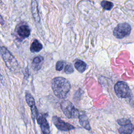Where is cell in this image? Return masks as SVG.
<instances>
[{
	"instance_id": "6da1fadb",
	"label": "cell",
	"mask_w": 134,
	"mask_h": 134,
	"mask_svg": "<svg viewBox=\"0 0 134 134\" xmlns=\"http://www.w3.org/2000/svg\"><path fill=\"white\" fill-rule=\"evenodd\" d=\"M51 87L54 95L60 99H63L70 91L71 85L67 79L62 77H57L52 80Z\"/></svg>"
},
{
	"instance_id": "7a4b0ae2",
	"label": "cell",
	"mask_w": 134,
	"mask_h": 134,
	"mask_svg": "<svg viewBox=\"0 0 134 134\" xmlns=\"http://www.w3.org/2000/svg\"><path fill=\"white\" fill-rule=\"evenodd\" d=\"M1 54L6 66L9 70L12 72H16L19 70V66L17 60L5 47L1 48Z\"/></svg>"
},
{
	"instance_id": "3957f363",
	"label": "cell",
	"mask_w": 134,
	"mask_h": 134,
	"mask_svg": "<svg viewBox=\"0 0 134 134\" xmlns=\"http://www.w3.org/2000/svg\"><path fill=\"white\" fill-rule=\"evenodd\" d=\"M60 106L63 113L68 118H77L80 116L78 110L69 100H63L61 103Z\"/></svg>"
},
{
	"instance_id": "277c9868",
	"label": "cell",
	"mask_w": 134,
	"mask_h": 134,
	"mask_svg": "<svg viewBox=\"0 0 134 134\" xmlns=\"http://www.w3.org/2000/svg\"><path fill=\"white\" fill-rule=\"evenodd\" d=\"M116 95L120 98H127L131 95V90L127 84L124 81L118 82L114 86Z\"/></svg>"
},
{
	"instance_id": "5b68a950",
	"label": "cell",
	"mask_w": 134,
	"mask_h": 134,
	"mask_svg": "<svg viewBox=\"0 0 134 134\" xmlns=\"http://www.w3.org/2000/svg\"><path fill=\"white\" fill-rule=\"evenodd\" d=\"M131 29V26L128 23H120L115 28L113 35L118 39H122L130 34Z\"/></svg>"
},
{
	"instance_id": "8992f818",
	"label": "cell",
	"mask_w": 134,
	"mask_h": 134,
	"mask_svg": "<svg viewBox=\"0 0 134 134\" xmlns=\"http://www.w3.org/2000/svg\"><path fill=\"white\" fill-rule=\"evenodd\" d=\"M52 120L55 126L60 130L69 131L75 128L73 125L65 122L57 116H53L52 118Z\"/></svg>"
},
{
	"instance_id": "52a82bcc",
	"label": "cell",
	"mask_w": 134,
	"mask_h": 134,
	"mask_svg": "<svg viewBox=\"0 0 134 134\" xmlns=\"http://www.w3.org/2000/svg\"><path fill=\"white\" fill-rule=\"evenodd\" d=\"M25 98L27 104L29 107H30L31 116L33 121H34L35 119L38 116V110L36 106L35 99L30 93H26Z\"/></svg>"
},
{
	"instance_id": "ba28073f",
	"label": "cell",
	"mask_w": 134,
	"mask_h": 134,
	"mask_svg": "<svg viewBox=\"0 0 134 134\" xmlns=\"http://www.w3.org/2000/svg\"><path fill=\"white\" fill-rule=\"evenodd\" d=\"M37 122L40 125L43 134H49L50 133V127L45 117L41 115L37 116Z\"/></svg>"
},
{
	"instance_id": "9c48e42d",
	"label": "cell",
	"mask_w": 134,
	"mask_h": 134,
	"mask_svg": "<svg viewBox=\"0 0 134 134\" xmlns=\"http://www.w3.org/2000/svg\"><path fill=\"white\" fill-rule=\"evenodd\" d=\"M17 33L18 36L23 38H25L30 34V29L27 25H21L19 26L17 29Z\"/></svg>"
},
{
	"instance_id": "30bf717a",
	"label": "cell",
	"mask_w": 134,
	"mask_h": 134,
	"mask_svg": "<svg viewBox=\"0 0 134 134\" xmlns=\"http://www.w3.org/2000/svg\"><path fill=\"white\" fill-rule=\"evenodd\" d=\"M31 12L35 20L37 23L40 21V17L38 13V4L36 0H32L31 1Z\"/></svg>"
},
{
	"instance_id": "8fae6325",
	"label": "cell",
	"mask_w": 134,
	"mask_h": 134,
	"mask_svg": "<svg viewBox=\"0 0 134 134\" xmlns=\"http://www.w3.org/2000/svg\"><path fill=\"white\" fill-rule=\"evenodd\" d=\"M78 118L79 119V123L81 126H82L87 130H90L91 126L87 117L84 114H82L80 115Z\"/></svg>"
},
{
	"instance_id": "7c38bea8",
	"label": "cell",
	"mask_w": 134,
	"mask_h": 134,
	"mask_svg": "<svg viewBox=\"0 0 134 134\" xmlns=\"http://www.w3.org/2000/svg\"><path fill=\"white\" fill-rule=\"evenodd\" d=\"M134 129V127L131 123L122 126L118 129V132L120 134H131Z\"/></svg>"
},
{
	"instance_id": "4fadbf2b",
	"label": "cell",
	"mask_w": 134,
	"mask_h": 134,
	"mask_svg": "<svg viewBox=\"0 0 134 134\" xmlns=\"http://www.w3.org/2000/svg\"><path fill=\"white\" fill-rule=\"evenodd\" d=\"M42 49V46L41 43L37 40H35L30 46V50L33 52H37Z\"/></svg>"
},
{
	"instance_id": "5bb4252c",
	"label": "cell",
	"mask_w": 134,
	"mask_h": 134,
	"mask_svg": "<svg viewBox=\"0 0 134 134\" xmlns=\"http://www.w3.org/2000/svg\"><path fill=\"white\" fill-rule=\"evenodd\" d=\"M76 69L80 73H83L86 69V64L82 60H77L74 63Z\"/></svg>"
},
{
	"instance_id": "9a60e30c",
	"label": "cell",
	"mask_w": 134,
	"mask_h": 134,
	"mask_svg": "<svg viewBox=\"0 0 134 134\" xmlns=\"http://www.w3.org/2000/svg\"><path fill=\"white\" fill-rule=\"evenodd\" d=\"M101 6L106 10H110L113 7V4L107 1H103L101 2Z\"/></svg>"
},
{
	"instance_id": "2e32d148",
	"label": "cell",
	"mask_w": 134,
	"mask_h": 134,
	"mask_svg": "<svg viewBox=\"0 0 134 134\" xmlns=\"http://www.w3.org/2000/svg\"><path fill=\"white\" fill-rule=\"evenodd\" d=\"M117 123L120 125V126H124L128 124L131 123L130 120L126 119V118H121V119H119L117 120Z\"/></svg>"
},
{
	"instance_id": "e0dca14e",
	"label": "cell",
	"mask_w": 134,
	"mask_h": 134,
	"mask_svg": "<svg viewBox=\"0 0 134 134\" xmlns=\"http://www.w3.org/2000/svg\"><path fill=\"white\" fill-rule=\"evenodd\" d=\"M73 71H74L73 68V66L71 64H68V65H66L65 66L64 72L66 74L72 73L73 72Z\"/></svg>"
},
{
	"instance_id": "ac0fdd59",
	"label": "cell",
	"mask_w": 134,
	"mask_h": 134,
	"mask_svg": "<svg viewBox=\"0 0 134 134\" xmlns=\"http://www.w3.org/2000/svg\"><path fill=\"white\" fill-rule=\"evenodd\" d=\"M64 63L62 61H59L57 62L55 65V69L57 71H61L63 69Z\"/></svg>"
},
{
	"instance_id": "d6986e66",
	"label": "cell",
	"mask_w": 134,
	"mask_h": 134,
	"mask_svg": "<svg viewBox=\"0 0 134 134\" xmlns=\"http://www.w3.org/2000/svg\"><path fill=\"white\" fill-rule=\"evenodd\" d=\"M42 60H43V58L42 57H35L32 63L34 64H37L40 63Z\"/></svg>"
}]
</instances>
